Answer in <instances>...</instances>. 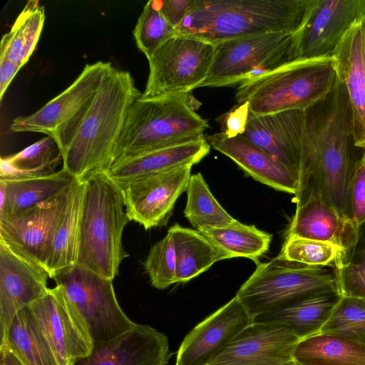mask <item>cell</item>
<instances>
[{"label":"cell","mask_w":365,"mask_h":365,"mask_svg":"<svg viewBox=\"0 0 365 365\" xmlns=\"http://www.w3.org/2000/svg\"><path fill=\"white\" fill-rule=\"evenodd\" d=\"M357 232L352 221L342 217L320 196L311 195L296 207L287 235L334 245L345 252L346 257L356 242Z\"/></svg>","instance_id":"cell-24"},{"label":"cell","mask_w":365,"mask_h":365,"mask_svg":"<svg viewBox=\"0 0 365 365\" xmlns=\"http://www.w3.org/2000/svg\"><path fill=\"white\" fill-rule=\"evenodd\" d=\"M252 322L235 296L185 336L178 350L175 365H207Z\"/></svg>","instance_id":"cell-17"},{"label":"cell","mask_w":365,"mask_h":365,"mask_svg":"<svg viewBox=\"0 0 365 365\" xmlns=\"http://www.w3.org/2000/svg\"><path fill=\"white\" fill-rule=\"evenodd\" d=\"M44 21L45 10L39 1H28L9 31L3 35L0 55L23 67L36 46Z\"/></svg>","instance_id":"cell-31"},{"label":"cell","mask_w":365,"mask_h":365,"mask_svg":"<svg viewBox=\"0 0 365 365\" xmlns=\"http://www.w3.org/2000/svg\"><path fill=\"white\" fill-rule=\"evenodd\" d=\"M287 365H298V364H296V363H294V362H292V363L289 364H287Z\"/></svg>","instance_id":"cell-46"},{"label":"cell","mask_w":365,"mask_h":365,"mask_svg":"<svg viewBox=\"0 0 365 365\" xmlns=\"http://www.w3.org/2000/svg\"><path fill=\"white\" fill-rule=\"evenodd\" d=\"M215 52V44L176 35L148 59L149 74L141 98L187 93L205 80Z\"/></svg>","instance_id":"cell-11"},{"label":"cell","mask_w":365,"mask_h":365,"mask_svg":"<svg viewBox=\"0 0 365 365\" xmlns=\"http://www.w3.org/2000/svg\"><path fill=\"white\" fill-rule=\"evenodd\" d=\"M299 340L284 326L253 322L207 365H287Z\"/></svg>","instance_id":"cell-16"},{"label":"cell","mask_w":365,"mask_h":365,"mask_svg":"<svg viewBox=\"0 0 365 365\" xmlns=\"http://www.w3.org/2000/svg\"><path fill=\"white\" fill-rule=\"evenodd\" d=\"M84 180L76 265L113 280L128 255L122 244L130 220L120 187L106 172Z\"/></svg>","instance_id":"cell-4"},{"label":"cell","mask_w":365,"mask_h":365,"mask_svg":"<svg viewBox=\"0 0 365 365\" xmlns=\"http://www.w3.org/2000/svg\"><path fill=\"white\" fill-rule=\"evenodd\" d=\"M84 180L72 186L66 210L53 233L45 262L50 278L57 272L76 265Z\"/></svg>","instance_id":"cell-29"},{"label":"cell","mask_w":365,"mask_h":365,"mask_svg":"<svg viewBox=\"0 0 365 365\" xmlns=\"http://www.w3.org/2000/svg\"><path fill=\"white\" fill-rule=\"evenodd\" d=\"M314 0H196L176 35L217 43L269 33L295 34Z\"/></svg>","instance_id":"cell-2"},{"label":"cell","mask_w":365,"mask_h":365,"mask_svg":"<svg viewBox=\"0 0 365 365\" xmlns=\"http://www.w3.org/2000/svg\"><path fill=\"white\" fill-rule=\"evenodd\" d=\"M365 150L355 144L351 107L337 78L331 90L304 110L296 207L319 195L351 221L350 186Z\"/></svg>","instance_id":"cell-1"},{"label":"cell","mask_w":365,"mask_h":365,"mask_svg":"<svg viewBox=\"0 0 365 365\" xmlns=\"http://www.w3.org/2000/svg\"><path fill=\"white\" fill-rule=\"evenodd\" d=\"M167 336L148 324H135L110 340L93 343L91 353L70 365H167Z\"/></svg>","instance_id":"cell-19"},{"label":"cell","mask_w":365,"mask_h":365,"mask_svg":"<svg viewBox=\"0 0 365 365\" xmlns=\"http://www.w3.org/2000/svg\"><path fill=\"white\" fill-rule=\"evenodd\" d=\"M320 332L341 335L365 345V299L341 295Z\"/></svg>","instance_id":"cell-37"},{"label":"cell","mask_w":365,"mask_h":365,"mask_svg":"<svg viewBox=\"0 0 365 365\" xmlns=\"http://www.w3.org/2000/svg\"><path fill=\"white\" fill-rule=\"evenodd\" d=\"M51 279L84 318L93 343L114 339L135 325L118 304L113 280L76 264Z\"/></svg>","instance_id":"cell-10"},{"label":"cell","mask_w":365,"mask_h":365,"mask_svg":"<svg viewBox=\"0 0 365 365\" xmlns=\"http://www.w3.org/2000/svg\"><path fill=\"white\" fill-rule=\"evenodd\" d=\"M47 270L0 242V336L3 341L16 314L47 294Z\"/></svg>","instance_id":"cell-18"},{"label":"cell","mask_w":365,"mask_h":365,"mask_svg":"<svg viewBox=\"0 0 365 365\" xmlns=\"http://www.w3.org/2000/svg\"><path fill=\"white\" fill-rule=\"evenodd\" d=\"M210 147L234 161L255 180L276 190L295 195L299 175L242 136L220 131L205 135Z\"/></svg>","instance_id":"cell-21"},{"label":"cell","mask_w":365,"mask_h":365,"mask_svg":"<svg viewBox=\"0 0 365 365\" xmlns=\"http://www.w3.org/2000/svg\"><path fill=\"white\" fill-rule=\"evenodd\" d=\"M351 221L358 228L365 222V154L358 163L350 186Z\"/></svg>","instance_id":"cell-40"},{"label":"cell","mask_w":365,"mask_h":365,"mask_svg":"<svg viewBox=\"0 0 365 365\" xmlns=\"http://www.w3.org/2000/svg\"><path fill=\"white\" fill-rule=\"evenodd\" d=\"M141 95L130 73L113 66L62 157L63 168L78 180L107 172L128 110Z\"/></svg>","instance_id":"cell-3"},{"label":"cell","mask_w":365,"mask_h":365,"mask_svg":"<svg viewBox=\"0 0 365 365\" xmlns=\"http://www.w3.org/2000/svg\"><path fill=\"white\" fill-rule=\"evenodd\" d=\"M176 257V283H185L207 271L215 262L230 259L229 255L200 231L171 226Z\"/></svg>","instance_id":"cell-27"},{"label":"cell","mask_w":365,"mask_h":365,"mask_svg":"<svg viewBox=\"0 0 365 365\" xmlns=\"http://www.w3.org/2000/svg\"><path fill=\"white\" fill-rule=\"evenodd\" d=\"M160 9L175 29L194 9L196 0H158Z\"/></svg>","instance_id":"cell-41"},{"label":"cell","mask_w":365,"mask_h":365,"mask_svg":"<svg viewBox=\"0 0 365 365\" xmlns=\"http://www.w3.org/2000/svg\"><path fill=\"white\" fill-rule=\"evenodd\" d=\"M250 116L247 103L237 104L225 115L222 121V131L229 136L241 135Z\"/></svg>","instance_id":"cell-42"},{"label":"cell","mask_w":365,"mask_h":365,"mask_svg":"<svg viewBox=\"0 0 365 365\" xmlns=\"http://www.w3.org/2000/svg\"><path fill=\"white\" fill-rule=\"evenodd\" d=\"M332 57L348 93L355 144L365 150V16L348 31Z\"/></svg>","instance_id":"cell-22"},{"label":"cell","mask_w":365,"mask_h":365,"mask_svg":"<svg viewBox=\"0 0 365 365\" xmlns=\"http://www.w3.org/2000/svg\"><path fill=\"white\" fill-rule=\"evenodd\" d=\"M0 365H23L6 346H0Z\"/></svg>","instance_id":"cell-45"},{"label":"cell","mask_w":365,"mask_h":365,"mask_svg":"<svg viewBox=\"0 0 365 365\" xmlns=\"http://www.w3.org/2000/svg\"><path fill=\"white\" fill-rule=\"evenodd\" d=\"M192 167L185 165L116 183L121 190L130 220L145 230L165 225L178 198L186 190Z\"/></svg>","instance_id":"cell-14"},{"label":"cell","mask_w":365,"mask_h":365,"mask_svg":"<svg viewBox=\"0 0 365 365\" xmlns=\"http://www.w3.org/2000/svg\"><path fill=\"white\" fill-rule=\"evenodd\" d=\"M207 120L194 111L187 93L143 99L130 106L113 162L179 141L204 136ZM112 162V163H113Z\"/></svg>","instance_id":"cell-6"},{"label":"cell","mask_w":365,"mask_h":365,"mask_svg":"<svg viewBox=\"0 0 365 365\" xmlns=\"http://www.w3.org/2000/svg\"><path fill=\"white\" fill-rule=\"evenodd\" d=\"M297 61L294 34L269 33L215 44L212 65L200 87L230 86Z\"/></svg>","instance_id":"cell-8"},{"label":"cell","mask_w":365,"mask_h":365,"mask_svg":"<svg viewBox=\"0 0 365 365\" xmlns=\"http://www.w3.org/2000/svg\"><path fill=\"white\" fill-rule=\"evenodd\" d=\"M256 264L235 295L253 319L312 294L339 291L333 267L307 266L279 256Z\"/></svg>","instance_id":"cell-7"},{"label":"cell","mask_w":365,"mask_h":365,"mask_svg":"<svg viewBox=\"0 0 365 365\" xmlns=\"http://www.w3.org/2000/svg\"><path fill=\"white\" fill-rule=\"evenodd\" d=\"M364 16L365 0H314L294 34L297 61L332 57L348 31Z\"/></svg>","instance_id":"cell-13"},{"label":"cell","mask_w":365,"mask_h":365,"mask_svg":"<svg viewBox=\"0 0 365 365\" xmlns=\"http://www.w3.org/2000/svg\"><path fill=\"white\" fill-rule=\"evenodd\" d=\"M78 180L64 168L43 175L0 179V217L53 200Z\"/></svg>","instance_id":"cell-25"},{"label":"cell","mask_w":365,"mask_h":365,"mask_svg":"<svg viewBox=\"0 0 365 365\" xmlns=\"http://www.w3.org/2000/svg\"><path fill=\"white\" fill-rule=\"evenodd\" d=\"M335 270L341 295L365 299V263L344 264Z\"/></svg>","instance_id":"cell-39"},{"label":"cell","mask_w":365,"mask_h":365,"mask_svg":"<svg viewBox=\"0 0 365 365\" xmlns=\"http://www.w3.org/2000/svg\"><path fill=\"white\" fill-rule=\"evenodd\" d=\"M21 68L6 56L0 55V101L14 77Z\"/></svg>","instance_id":"cell-43"},{"label":"cell","mask_w":365,"mask_h":365,"mask_svg":"<svg viewBox=\"0 0 365 365\" xmlns=\"http://www.w3.org/2000/svg\"><path fill=\"white\" fill-rule=\"evenodd\" d=\"M138 49L149 59L167 41L176 36V29L162 14L158 0L148 1L133 31Z\"/></svg>","instance_id":"cell-36"},{"label":"cell","mask_w":365,"mask_h":365,"mask_svg":"<svg viewBox=\"0 0 365 365\" xmlns=\"http://www.w3.org/2000/svg\"><path fill=\"white\" fill-rule=\"evenodd\" d=\"M293 360L298 365H365V345L341 335L319 332L298 341Z\"/></svg>","instance_id":"cell-28"},{"label":"cell","mask_w":365,"mask_h":365,"mask_svg":"<svg viewBox=\"0 0 365 365\" xmlns=\"http://www.w3.org/2000/svg\"><path fill=\"white\" fill-rule=\"evenodd\" d=\"M304 110L250 114L240 135L262 148L299 175Z\"/></svg>","instance_id":"cell-20"},{"label":"cell","mask_w":365,"mask_h":365,"mask_svg":"<svg viewBox=\"0 0 365 365\" xmlns=\"http://www.w3.org/2000/svg\"><path fill=\"white\" fill-rule=\"evenodd\" d=\"M185 192L184 216L195 230L227 227L239 222L215 199L200 173L191 175Z\"/></svg>","instance_id":"cell-34"},{"label":"cell","mask_w":365,"mask_h":365,"mask_svg":"<svg viewBox=\"0 0 365 365\" xmlns=\"http://www.w3.org/2000/svg\"><path fill=\"white\" fill-rule=\"evenodd\" d=\"M205 135L150 150L113 162L106 172L117 184L200 162L210 150Z\"/></svg>","instance_id":"cell-23"},{"label":"cell","mask_w":365,"mask_h":365,"mask_svg":"<svg viewBox=\"0 0 365 365\" xmlns=\"http://www.w3.org/2000/svg\"><path fill=\"white\" fill-rule=\"evenodd\" d=\"M347 263H365V222L359 226L356 242L346 255L342 264Z\"/></svg>","instance_id":"cell-44"},{"label":"cell","mask_w":365,"mask_h":365,"mask_svg":"<svg viewBox=\"0 0 365 365\" xmlns=\"http://www.w3.org/2000/svg\"><path fill=\"white\" fill-rule=\"evenodd\" d=\"M341 297L336 290L312 294L257 316L253 322L284 326L302 339L320 332Z\"/></svg>","instance_id":"cell-26"},{"label":"cell","mask_w":365,"mask_h":365,"mask_svg":"<svg viewBox=\"0 0 365 365\" xmlns=\"http://www.w3.org/2000/svg\"><path fill=\"white\" fill-rule=\"evenodd\" d=\"M217 246L230 257H246L256 264L259 258L269 248L272 235L257 228L238 222L236 225L222 227H206L200 230Z\"/></svg>","instance_id":"cell-32"},{"label":"cell","mask_w":365,"mask_h":365,"mask_svg":"<svg viewBox=\"0 0 365 365\" xmlns=\"http://www.w3.org/2000/svg\"><path fill=\"white\" fill-rule=\"evenodd\" d=\"M72 186L53 200L0 217V242L16 254L45 268L47 252L66 210Z\"/></svg>","instance_id":"cell-15"},{"label":"cell","mask_w":365,"mask_h":365,"mask_svg":"<svg viewBox=\"0 0 365 365\" xmlns=\"http://www.w3.org/2000/svg\"><path fill=\"white\" fill-rule=\"evenodd\" d=\"M336 80L333 57L298 60L242 81L235 100L247 103L252 115L304 110L326 96Z\"/></svg>","instance_id":"cell-5"},{"label":"cell","mask_w":365,"mask_h":365,"mask_svg":"<svg viewBox=\"0 0 365 365\" xmlns=\"http://www.w3.org/2000/svg\"><path fill=\"white\" fill-rule=\"evenodd\" d=\"M278 256L307 266L335 269L342 264L345 252L332 244L287 235Z\"/></svg>","instance_id":"cell-35"},{"label":"cell","mask_w":365,"mask_h":365,"mask_svg":"<svg viewBox=\"0 0 365 365\" xmlns=\"http://www.w3.org/2000/svg\"><path fill=\"white\" fill-rule=\"evenodd\" d=\"M60 365L88 356L93 341L84 318L56 285L29 306Z\"/></svg>","instance_id":"cell-12"},{"label":"cell","mask_w":365,"mask_h":365,"mask_svg":"<svg viewBox=\"0 0 365 365\" xmlns=\"http://www.w3.org/2000/svg\"><path fill=\"white\" fill-rule=\"evenodd\" d=\"M0 346H8L23 365H60L29 307L14 317Z\"/></svg>","instance_id":"cell-30"},{"label":"cell","mask_w":365,"mask_h":365,"mask_svg":"<svg viewBox=\"0 0 365 365\" xmlns=\"http://www.w3.org/2000/svg\"><path fill=\"white\" fill-rule=\"evenodd\" d=\"M144 267L155 288L164 289L176 283V257L169 232L150 248Z\"/></svg>","instance_id":"cell-38"},{"label":"cell","mask_w":365,"mask_h":365,"mask_svg":"<svg viewBox=\"0 0 365 365\" xmlns=\"http://www.w3.org/2000/svg\"><path fill=\"white\" fill-rule=\"evenodd\" d=\"M62 158L55 140L43 137L20 152L1 158L0 179H14L43 175L53 173Z\"/></svg>","instance_id":"cell-33"},{"label":"cell","mask_w":365,"mask_h":365,"mask_svg":"<svg viewBox=\"0 0 365 365\" xmlns=\"http://www.w3.org/2000/svg\"><path fill=\"white\" fill-rule=\"evenodd\" d=\"M112 66L110 62L103 61L86 64L63 92L35 113L14 118L11 130L43 133L52 138L63 157Z\"/></svg>","instance_id":"cell-9"}]
</instances>
